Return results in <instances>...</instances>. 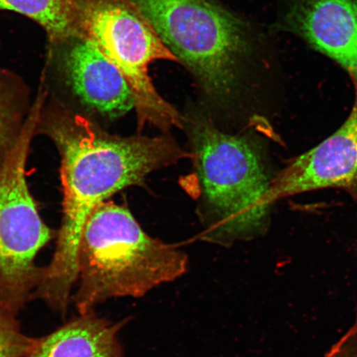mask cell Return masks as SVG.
Instances as JSON below:
<instances>
[{
	"label": "cell",
	"mask_w": 357,
	"mask_h": 357,
	"mask_svg": "<svg viewBox=\"0 0 357 357\" xmlns=\"http://www.w3.org/2000/svg\"><path fill=\"white\" fill-rule=\"evenodd\" d=\"M199 181L205 238L222 244L247 238L265 225L271 202L265 167L247 137L218 129L201 115L184 118Z\"/></svg>",
	"instance_id": "obj_4"
},
{
	"label": "cell",
	"mask_w": 357,
	"mask_h": 357,
	"mask_svg": "<svg viewBox=\"0 0 357 357\" xmlns=\"http://www.w3.org/2000/svg\"><path fill=\"white\" fill-rule=\"evenodd\" d=\"M32 106L24 79L0 66V169L19 142Z\"/></svg>",
	"instance_id": "obj_11"
},
{
	"label": "cell",
	"mask_w": 357,
	"mask_h": 357,
	"mask_svg": "<svg viewBox=\"0 0 357 357\" xmlns=\"http://www.w3.org/2000/svg\"><path fill=\"white\" fill-rule=\"evenodd\" d=\"M44 97L38 95L20 139L0 169V303L19 314L32 300L43 267L40 251L57 236L43 220L26 181V160Z\"/></svg>",
	"instance_id": "obj_6"
},
{
	"label": "cell",
	"mask_w": 357,
	"mask_h": 357,
	"mask_svg": "<svg viewBox=\"0 0 357 357\" xmlns=\"http://www.w3.org/2000/svg\"><path fill=\"white\" fill-rule=\"evenodd\" d=\"M52 61L61 83L54 96L67 108L93 120H114L134 109L130 89L121 71L95 43L73 36L50 43Z\"/></svg>",
	"instance_id": "obj_7"
},
{
	"label": "cell",
	"mask_w": 357,
	"mask_h": 357,
	"mask_svg": "<svg viewBox=\"0 0 357 357\" xmlns=\"http://www.w3.org/2000/svg\"><path fill=\"white\" fill-rule=\"evenodd\" d=\"M273 29L357 75V0H274Z\"/></svg>",
	"instance_id": "obj_9"
},
{
	"label": "cell",
	"mask_w": 357,
	"mask_h": 357,
	"mask_svg": "<svg viewBox=\"0 0 357 357\" xmlns=\"http://www.w3.org/2000/svg\"><path fill=\"white\" fill-rule=\"evenodd\" d=\"M16 315L0 303V357H25L37 340L22 332Z\"/></svg>",
	"instance_id": "obj_13"
},
{
	"label": "cell",
	"mask_w": 357,
	"mask_h": 357,
	"mask_svg": "<svg viewBox=\"0 0 357 357\" xmlns=\"http://www.w3.org/2000/svg\"><path fill=\"white\" fill-rule=\"evenodd\" d=\"M35 135L54 144L61 158L63 216L54 255L43 267L33 298L65 316L78 280V254L89 215L106 199L144 184L151 172L191 158L172 137H120L75 113L48 92L40 109Z\"/></svg>",
	"instance_id": "obj_1"
},
{
	"label": "cell",
	"mask_w": 357,
	"mask_h": 357,
	"mask_svg": "<svg viewBox=\"0 0 357 357\" xmlns=\"http://www.w3.org/2000/svg\"><path fill=\"white\" fill-rule=\"evenodd\" d=\"M80 37L93 42L121 71L130 89L138 128L163 132L182 128L184 118L160 93L149 75L156 61H178L158 33L126 0H62Z\"/></svg>",
	"instance_id": "obj_5"
},
{
	"label": "cell",
	"mask_w": 357,
	"mask_h": 357,
	"mask_svg": "<svg viewBox=\"0 0 357 357\" xmlns=\"http://www.w3.org/2000/svg\"><path fill=\"white\" fill-rule=\"evenodd\" d=\"M150 22L209 100L227 105L254 56L252 29L214 0H126Z\"/></svg>",
	"instance_id": "obj_3"
},
{
	"label": "cell",
	"mask_w": 357,
	"mask_h": 357,
	"mask_svg": "<svg viewBox=\"0 0 357 357\" xmlns=\"http://www.w3.org/2000/svg\"><path fill=\"white\" fill-rule=\"evenodd\" d=\"M125 323H111L93 311L79 314L37 338L25 357H124L118 334Z\"/></svg>",
	"instance_id": "obj_10"
},
{
	"label": "cell",
	"mask_w": 357,
	"mask_h": 357,
	"mask_svg": "<svg viewBox=\"0 0 357 357\" xmlns=\"http://www.w3.org/2000/svg\"><path fill=\"white\" fill-rule=\"evenodd\" d=\"M0 10L20 13L37 22L50 43L79 36L62 0H0Z\"/></svg>",
	"instance_id": "obj_12"
},
{
	"label": "cell",
	"mask_w": 357,
	"mask_h": 357,
	"mask_svg": "<svg viewBox=\"0 0 357 357\" xmlns=\"http://www.w3.org/2000/svg\"><path fill=\"white\" fill-rule=\"evenodd\" d=\"M349 78L354 102L346 121L314 149L289 160L271 181L269 201L320 189L336 188L357 200V75Z\"/></svg>",
	"instance_id": "obj_8"
},
{
	"label": "cell",
	"mask_w": 357,
	"mask_h": 357,
	"mask_svg": "<svg viewBox=\"0 0 357 357\" xmlns=\"http://www.w3.org/2000/svg\"><path fill=\"white\" fill-rule=\"evenodd\" d=\"M181 250L149 236L128 208L102 202L84 227L78 254L79 314L112 298H141L188 270Z\"/></svg>",
	"instance_id": "obj_2"
}]
</instances>
